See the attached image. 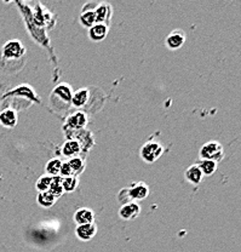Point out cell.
<instances>
[{"mask_svg": "<svg viewBox=\"0 0 241 252\" xmlns=\"http://www.w3.org/2000/svg\"><path fill=\"white\" fill-rule=\"evenodd\" d=\"M223 157L224 149L219 142H208L200 149V158L203 160H211V161L218 162L223 159Z\"/></svg>", "mask_w": 241, "mask_h": 252, "instance_id": "obj_1", "label": "cell"}, {"mask_svg": "<svg viewBox=\"0 0 241 252\" xmlns=\"http://www.w3.org/2000/svg\"><path fill=\"white\" fill-rule=\"evenodd\" d=\"M26 47L20 40H10L4 44L1 55L6 60H20L25 56Z\"/></svg>", "mask_w": 241, "mask_h": 252, "instance_id": "obj_2", "label": "cell"}, {"mask_svg": "<svg viewBox=\"0 0 241 252\" xmlns=\"http://www.w3.org/2000/svg\"><path fill=\"white\" fill-rule=\"evenodd\" d=\"M164 148L158 142H148L141 148V158L148 164L156 161L161 157Z\"/></svg>", "mask_w": 241, "mask_h": 252, "instance_id": "obj_3", "label": "cell"}, {"mask_svg": "<svg viewBox=\"0 0 241 252\" xmlns=\"http://www.w3.org/2000/svg\"><path fill=\"white\" fill-rule=\"evenodd\" d=\"M129 189V196L131 201H140L145 200L149 194V187L146 185L145 182H137L132 183Z\"/></svg>", "mask_w": 241, "mask_h": 252, "instance_id": "obj_4", "label": "cell"}, {"mask_svg": "<svg viewBox=\"0 0 241 252\" xmlns=\"http://www.w3.org/2000/svg\"><path fill=\"white\" fill-rule=\"evenodd\" d=\"M88 125V115L83 112H75L67 118L65 126L70 130H81Z\"/></svg>", "mask_w": 241, "mask_h": 252, "instance_id": "obj_5", "label": "cell"}, {"mask_svg": "<svg viewBox=\"0 0 241 252\" xmlns=\"http://www.w3.org/2000/svg\"><path fill=\"white\" fill-rule=\"evenodd\" d=\"M96 16V23H102V25H109V21L112 18L113 9L109 4L107 2H101L99 5L93 9Z\"/></svg>", "mask_w": 241, "mask_h": 252, "instance_id": "obj_6", "label": "cell"}, {"mask_svg": "<svg viewBox=\"0 0 241 252\" xmlns=\"http://www.w3.org/2000/svg\"><path fill=\"white\" fill-rule=\"evenodd\" d=\"M141 214V206L135 201H131L129 204H125L120 207L119 216L120 219L124 220H135L140 216Z\"/></svg>", "mask_w": 241, "mask_h": 252, "instance_id": "obj_7", "label": "cell"}, {"mask_svg": "<svg viewBox=\"0 0 241 252\" xmlns=\"http://www.w3.org/2000/svg\"><path fill=\"white\" fill-rule=\"evenodd\" d=\"M17 112L12 108H5L0 112V124L4 127L12 128L17 125Z\"/></svg>", "mask_w": 241, "mask_h": 252, "instance_id": "obj_8", "label": "cell"}, {"mask_svg": "<svg viewBox=\"0 0 241 252\" xmlns=\"http://www.w3.org/2000/svg\"><path fill=\"white\" fill-rule=\"evenodd\" d=\"M97 233V227L95 223H90V224H80L78 225L75 229V235L78 239L83 241H90Z\"/></svg>", "mask_w": 241, "mask_h": 252, "instance_id": "obj_9", "label": "cell"}, {"mask_svg": "<svg viewBox=\"0 0 241 252\" xmlns=\"http://www.w3.org/2000/svg\"><path fill=\"white\" fill-rule=\"evenodd\" d=\"M166 46L170 50H178L183 44L185 43V34L181 31H174L167 35L166 38Z\"/></svg>", "mask_w": 241, "mask_h": 252, "instance_id": "obj_10", "label": "cell"}, {"mask_svg": "<svg viewBox=\"0 0 241 252\" xmlns=\"http://www.w3.org/2000/svg\"><path fill=\"white\" fill-rule=\"evenodd\" d=\"M109 32V26L102 25V23H96L95 26H92L91 28H89V36L92 41H102L106 39V36L108 35Z\"/></svg>", "mask_w": 241, "mask_h": 252, "instance_id": "obj_11", "label": "cell"}, {"mask_svg": "<svg viewBox=\"0 0 241 252\" xmlns=\"http://www.w3.org/2000/svg\"><path fill=\"white\" fill-rule=\"evenodd\" d=\"M74 222L78 225L80 224H90V223L95 222V214L92 210L86 209V207H81L77 210L74 214Z\"/></svg>", "mask_w": 241, "mask_h": 252, "instance_id": "obj_12", "label": "cell"}, {"mask_svg": "<svg viewBox=\"0 0 241 252\" xmlns=\"http://www.w3.org/2000/svg\"><path fill=\"white\" fill-rule=\"evenodd\" d=\"M184 177L189 183L198 186V185H200L201 181H203L204 175H203V172H201L199 165L194 164V165H190V166L185 170Z\"/></svg>", "mask_w": 241, "mask_h": 252, "instance_id": "obj_13", "label": "cell"}, {"mask_svg": "<svg viewBox=\"0 0 241 252\" xmlns=\"http://www.w3.org/2000/svg\"><path fill=\"white\" fill-rule=\"evenodd\" d=\"M52 94L59 97V98L61 99V101H63L64 103L69 104L70 101H72L73 91H72V88H70V85L63 83V84H60V85H57L56 88H55Z\"/></svg>", "mask_w": 241, "mask_h": 252, "instance_id": "obj_14", "label": "cell"}, {"mask_svg": "<svg viewBox=\"0 0 241 252\" xmlns=\"http://www.w3.org/2000/svg\"><path fill=\"white\" fill-rule=\"evenodd\" d=\"M81 151V144L77 140H69L65 141L64 144L62 146V154L65 158H75Z\"/></svg>", "mask_w": 241, "mask_h": 252, "instance_id": "obj_15", "label": "cell"}, {"mask_svg": "<svg viewBox=\"0 0 241 252\" xmlns=\"http://www.w3.org/2000/svg\"><path fill=\"white\" fill-rule=\"evenodd\" d=\"M89 98H90V91L88 89H79V90L73 94L70 103L77 107V108H83L89 102Z\"/></svg>", "mask_w": 241, "mask_h": 252, "instance_id": "obj_16", "label": "cell"}, {"mask_svg": "<svg viewBox=\"0 0 241 252\" xmlns=\"http://www.w3.org/2000/svg\"><path fill=\"white\" fill-rule=\"evenodd\" d=\"M49 193L52 194L56 199L61 198V196L63 195L64 190H63V187H62V177H60V176H55V177H52L51 185H50V188H49Z\"/></svg>", "mask_w": 241, "mask_h": 252, "instance_id": "obj_17", "label": "cell"}, {"mask_svg": "<svg viewBox=\"0 0 241 252\" xmlns=\"http://www.w3.org/2000/svg\"><path fill=\"white\" fill-rule=\"evenodd\" d=\"M80 23L83 27L91 28L96 25V16L93 10H83L80 15Z\"/></svg>", "mask_w": 241, "mask_h": 252, "instance_id": "obj_18", "label": "cell"}, {"mask_svg": "<svg viewBox=\"0 0 241 252\" xmlns=\"http://www.w3.org/2000/svg\"><path fill=\"white\" fill-rule=\"evenodd\" d=\"M57 199L55 198L52 194H50L49 191H43V193L38 194V198H36V201L40 205L41 207H45V209H49V207H52L56 203Z\"/></svg>", "mask_w": 241, "mask_h": 252, "instance_id": "obj_19", "label": "cell"}, {"mask_svg": "<svg viewBox=\"0 0 241 252\" xmlns=\"http://www.w3.org/2000/svg\"><path fill=\"white\" fill-rule=\"evenodd\" d=\"M61 165L62 161L57 158L55 159H51L50 161H48V164L45 165V171L46 175L51 176V177H55V176L60 175V170H61Z\"/></svg>", "mask_w": 241, "mask_h": 252, "instance_id": "obj_20", "label": "cell"}, {"mask_svg": "<svg viewBox=\"0 0 241 252\" xmlns=\"http://www.w3.org/2000/svg\"><path fill=\"white\" fill-rule=\"evenodd\" d=\"M79 186V180H78L77 176H69V177L62 178V187L63 190L67 193H72Z\"/></svg>", "mask_w": 241, "mask_h": 252, "instance_id": "obj_21", "label": "cell"}, {"mask_svg": "<svg viewBox=\"0 0 241 252\" xmlns=\"http://www.w3.org/2000/svg\"><path fill=\"white\" fill-rule=\"evenodd\" d=\"M198 165L199 167H200L201 172H203L204 176H212L214 172H216L218 162L211 161V160H203V161Z\"/></svg>", "mask_w": 241, "mask_h": 252, "instance_id": "obj_22", "label": "cell"}, {"mask_svg": "<svg viewBox=\"0 0 241 252\" xmlns=\"http://www.w3.org/2000/svg\"><path fill=\"white\" fill-rule=\"evenodd\" d=\"M52 177L49 175H43L41 177H39V180L36 181L35 188L39 193H43V191H49L50 185H51Z\"/></svg>", "mask_w": 241, "mask_h": 252, "instance_id": "obj_23", "label": "cell"}, {"mask_svg": "<svg viewBox=\"0 0 241 252\" xmlns=\"http://www.w3.org/2000/svg\"><path fill=\"white\" fill-rule=\"evenodd\" d=\"M68 164H69L70 169H72L73 176L80 173L84 170V167H85V162H84V160L79 157L70 158V160L68 161Z\"/></svg>", "mask_w": 241, "mask_h": 252, "instance_id": "obj_24", "label": "cell"}, {"mask_svg": "<svg viewBox=\"0 0 241 252\" xmlns=\"http://www.w3.org/2000/svg\"><path fill=\"white\" fill-rule=\"evenodd\" d=\"M118 200H119L122 205L131 203V199L129 196V189L122 188L121 190L119 191V194H118Z\"/></svg>", "mask_w": 241, "mask_h": 252, "instance_id": "obj_25", "label": "cell"}, {"mask_svg": "<svg viewBox=\"0 0 241 252\" xmlns=\"http://www.w3.org/2000/svg\"><path fill=\"white\" fill-rule=\"evenodd\" d=\"M60 177L62 178H65V177H69V176H73V171L72 169H70L69 164H68V161L65 162H62L61 165V170H60Z\"/></svg>", "mask_w": 241, "mask_h": 252, "instance_id": "obj_26", "label": "cell"}]
</instances>
